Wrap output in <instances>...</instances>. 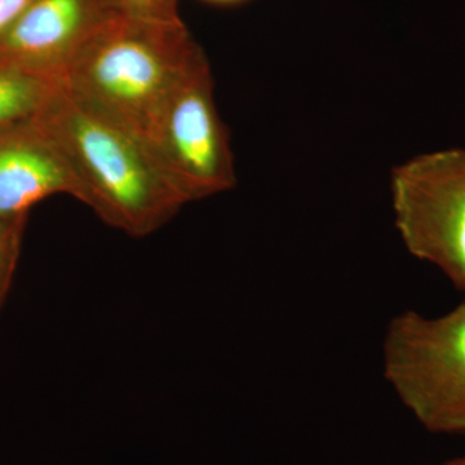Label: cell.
Returning <instances> with one entry per match:
<instances>
[{
	"mask_svg": "<svg viewBox=\"0 0 465 465\" xmlns=\"http://www.w3.org/2000/svg\"><path fill=\"white\" fill-rule=\"evenodd\" d=\"M121 15L116 0H33L0 36V65L61 81L81 52Z\"/></svg>",
	"mask_w": 465,
	"mask_h": 465,
	"instance_id": "8992f818",
	"label": "cell"
},
{
	"mask_svg": "<svg viewBox=\"0 0 465 465\" xmlns=\"http://www.w3.org/2000/svg\"><path fill=\"white\" fill-rule=\"evenodd\" d=\"M33 0H0V36L11 29Z\"/></svg>",
	"mask_w": 465,
	"mask_h": 465,
	"instance_id": "8fae6325",
	"label": "cell"
},
{
	"mask_svg": "<svg viewBox=\"0 0 465 465\" xmlns=\"http://www.w3.org/2000/svg\"><path fill=\"white\" fill-rule=\"evenodd\" d=\"M58 87L57 79L0 65V125L38 114Z\"/></svg>",
	"mask_w": 465,
	"mask_h": 465,
	"instance_id": "ba28073f",
	"label": "cell"
},
{
	"mask_svg": "<svg viewBox=\"0 0 465 465\" xmlns=\"http://www.w3.org/2000/svg\"><path fill=\"white\" fill-rule=\"evenodd\" d=\"M427 465H465V452L464 454L458 455V457L448 459V460L440 461V463Z\"/></svg>",
	"mask_w": 465,
	"mask_h": 465,
	"instance_id": "7c38bea8",
	"label": "cell"
},
{
	"mask_svg": "<svg viewBox=\"0 0 465 465\" xmlns=\"http://www.w3.org/2000/svg\"><path fill=\"white\" fill-rule=\"evenodd\" d=\"M382 375L425 430L465 436V299L440 316L393 317L382 339Z\"/></svg>",
	"mask_w": 465,
	"mask_h": 465,
	"instance_id": "3957f363",
	"label": "cell"
},
{
	"mask_svg": "<svg viewBox=\"0 0 465 465\" xmlns=\"http://www.w3.org/2000/svg\"><path fill=\"white\" fill-rule=\"evenodd\" d=\"M26 223L27 215L0 217V309L14 281Z\"/></svg>",
	"mask_w": 465,
	"mask_h": 465,
	"instance_id": "9c48e42d",
	"label": "cell"
},
{
	"mask_svg": "<svg viewBox=\"0 0 465 465\" xmlns=\"http://www.w3.org/2000/svg\"><path fill=\"white\" fill-rule=\"evenodd\" d=\"M116 3L125 16L163 23L182 21L179 0H116Z\"/></svg>",
	"mask_w": 465,
	"mask_h": 465,
	"instance_id": "30bf717a",
	"label": "cell"
},
{
	"mask_svg": "<svg viewBox=\"0 0 465 465\" xmlns=\"http://www.w3.org/2000/svg\"><path fill=\"white\" fill-rule=\"evenodd\" d=\"M85 189V203L106 224L143 238L183 206L142 137L60 87L38 113Z\"/></svg>",
	"mask_w": 465,
	"mask_h": 465,
	"instance_id": "6da1fadb",
	"label": "cell"
},
{
	"mask_svg": "<svg viewBox=\"0 0 465 465\" xmlns=\"http://www.w3.org/2000/svg\"><path fill=\"white\" fill-rule=\"evenodd\" d=\"M145 143L183 203L213 197L235 185L231 142L217 112L206 54L177 84Z\"/></svg>",
	"mask_w": 465,
	"mask_h": 465,
	"instance_id": "277c9868",
	"label": "cell"
},
{
	"mask_svg": "<svg viewBox=\"0 0 465 465\" xmlns=\"http://www.w3.org/2000/svg\"><path fill=\"white\" fill-rule=\"evenodd\" d=\"M208 2H213V3H235V2H240V0H208Z\"/></svg>",
	"mask_w": 465,
	"mask_h": 465,
	"instance_id": "4fadbf2b",
	"label": "cell"
},
{
	"mask_svg": "<svg viewBox=\"0 0 465 465\" xmlns=\"http://www.w3.org/2000/svg\"><path fill=\"white\" fill-rule=\"evenodd\" d=\"M56 194L85 203V189L38 114L0 125V217L27 215Z\"/></svg>",
	"mask_w": 465,
	"mask_h": 465,
	"instance_id": "52a82bcc",
	"label": "cell"
},
{
	"mask_svg": "<svg viewBox=\"0 0 465 465\" xmlns=\"http://www.w3.org/2000/svg\"><path fill=\"white\" fill-rule=\"evenodd\" d=\"M203 54L183 20L121 15L81 52L60 82L85 105L146 140L177 84Z\"/></svg>",
	"mask_w": 465,
	"mask_h": 465,
	"instance_id": "7a4b0ae2",
	"label": "cell"
},
{
	"mask_svg": "<svg viewBox=\"0 0 465 465\" xmlns=\"http://www.w3.org/2000/svg\"><path fill=\"white\" fill-rule=\"evenodd\" d=\"M391 189L407 251L440 269L465 299V150L406 162L394 168Z\"/></svg>",
	"mask_w": 465,
	"mask_h": 465,
	"instance_id": "5b68a950",
	"label": "cell"
}]
</instances>
